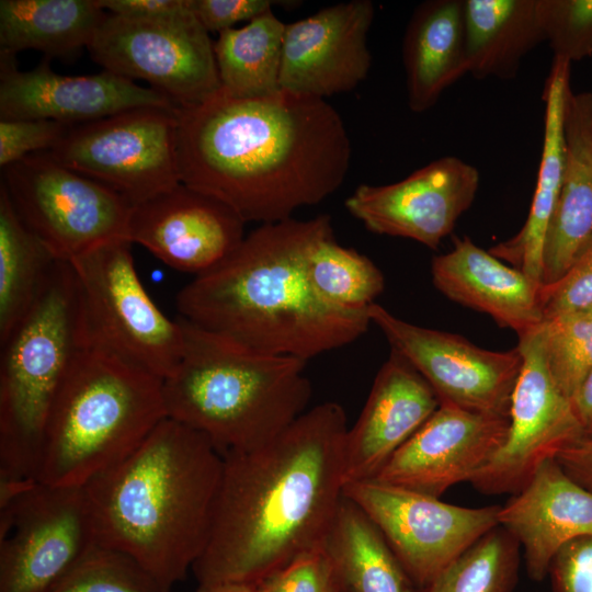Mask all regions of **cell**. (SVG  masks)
I'll return each mask as SVG.
<instances>
[{"label": "cell", "instance_id": "6da1fadb", "mask_svg": "<svg viewBox=\"0 0 592 592\" xmlns=\"http://www.w3.org/2000/svg\"><path fill=\"white\" fill-rule=\"evenodd\" d=\"M351 156L343 119L325 99L282 89L237 98L220 88L178 109L181 183L244 223H277L319 204L344 182Z\"/></svg>", "mask_w": 592, "mask_h": 592}, {"label": "cell", "instance_id": "7a4b0ae2", "mask_svg": "<svg viewBox=\"0 0 592 592\" xmlns=\"http://www.w3.org/2000/svg\"><path fill=\"white\" fill-rule=\"evenodd\" d=\"M344 409L326 401L249 452L223 455L207 545L193 565L198 583L255 584L323 544L344 497Z\"/></svg>", "mask_w": 592, "mask_h": 592}, {"label": "cell", "instance_id": "3957f363", "mask_svg": "<svg viewBox=\"0 0 592 592\" xmlns=\"http://www.w3.org/2000/svg\"><path fill=\"white\" fill-rule=\"evenodd\" d=\"M330 234L327 214L260 225L179 292V317L252 350L305 362L354 342L372 323L368 309L328 304L306 274L310 248Z\"/></svg>", "mask_w": 592, "mask_h": 592}, {"label": "cell", "instance_id": "277c9868", "mask_svg": "<svg viewBox=\"0 0 592 592\" xmlns=\"http://www.w3.org/2000/svg\"><path fill=\"white\" fill-rule=\"evenodd\" d=\"M221 473L223 455L205 435L164 418L82 486L96 543L130 555L171 592L207 545Z\"/></svg>", "mask_w": 592, "mask_h": 592}, {"label": "cell", "instance_id": "5b68a950", "mask_svg": "<svg viewBox=\"0 0 592 592\" xmlns=\"http://www.w3.org/2000/svg\"><path fill=\"white\" fill-rule=\"evenodd\" d=\"M184 351L162 380L168 418L205 435L220 454L265 445L306 411V362L252 350L178 317Z\"/></svg>", "mask_w": 592, "mask_h": 592}, {"label": "cell", "instance_id": "8992f818", "mask_svg": "<svg viewBox=\"0 0 592 592\" xmlns=\"http://www.w3.org/2000/svg\"><path fill=\"white\" fill-rule=\"evenodd\" d=\"M164 418L162 379L88 344L50 409L36 481L82 487L127 458Z\"/></svg>", "mask_w": 592, "mask_h": 592}, {"label": "cell", "instance_id": "52a82bcc", "mask_svg": "<svg viewBox=\"0 0 592 592\" xmlns=\"http://www.w3.org/2000/svg\"><path fill=\"white\" fill-rule=\"evenodd\" d=\"M87 345L71 265L57 261L34 305L0 342V486L36 481L50 409Z\"/></svg>", "mask_w": 592, "mask_h": 592}, {"label": "cell", "instance_id": "ba28073f", "mask_svg": "<svg viewBox=\"0 0 592 592\" xmlns=\"http://www.w3.org/2000/svg\"><path fill=\"white\" fill-rule=\"evenodd\" d=\"M69 263L88 344L162 380L169 377L183 355V327L149 296L134 263L132 242L115 239Z\"/></svg>", "mask_w": 592, "mask_h": 592}, {"label": "cell", "instance_id": "9c48e42d", "mask_svg": "<svg viewBox=\"0 0 592 592\" xmlns=\"http://www.w3.org/2000/svg\"><path fill=\"white\" fill-rule=\"evenodd\" d=\"M0 184L21 220L57 261L70 262L109 241L128 239L134 205L47 151L2 169Z\"/></svg>", "mask_w": 592, "mask_h": 592}, {"label": "cell", "instance_id": "30bf717a", "mask_svg": "<svg viewBox=\"0 0 592 592\" xmlns=\"http://www.w3.org/2000/svg\"><path fill=\"white\" fill-rule=\"evenodd\" d=\"M47 152L139 204L181 183L178 109L141 106L72 125Z\"/></svg>", "mask_w": 592, "mask_h": 592}, {"label": "cell", "instance_id": "8fae6325", "mask_svg": "<svg viewBox=\"0 0 592 592\" xmlns=\"http://www.w3.org/2000/svg\"><path fill=\"white\" fill-rule=\"evenodd\" d=\"M87 49L103 70L145 80L177 109L200 104L221 88L214 42L190 7L145 20L106 12Z\"/></svg>", "mask_w": 592, "mask_h": 592}, {"label": "cell", "instance_id": "7c38bea8", "mask_svg": "<svg viewBox=\"0 0 592 592\" xmlns=\"http://www.w3.org/2000/svg\"><path fill=\"white\" fill-rule=\"evenodd\" d=\"M94 543L82 487L29 483L0 502V592H50Z\"/></svg>", "mask_w": 592, "mask_h": 592}, {"label": "cell", "instance_id": "4fadbf2b", "mask_svg": "<svg viewBox=\"0 0 592 592\" xmlns=\"http://www.w3.org/2000/svg\"><path fill=\"white\" fill-rule=\"evenodd\" d=\"M343 494L377 527L413 587L499 525L501 505H455L374 479L345 483Z\"/></svg>", "mask_w": 592, "mask_h": 592}, {"label": "cell", "instance_id": "5bb4252c", "mask_svg": "<svg viewBox=\"0 0 592 592\" xmlns=\"http://www.w3.org/2000/svg\"><path fill=\"white\" fill-rule=\"evenodd\" d=\"M523 364L513 390L506 439L470 483L486 494L520 491L547 459L584 433L571 400L546 364L542 325L519 335Z\"/></svg>", "mask_w": 592, "mask_h": 592}, {"label": "cell", "instance_id": "9a60e30c", "mask_svg": "<svg viewBox=\"0 0 592 592\" xmlns=\"http://www.w3.org/2000/svg\"><path fill=\"white\" fill-rule=\"evenodd\" d=\"M368 315L390 349L429 383L440 403L509 418L523 364L517 345L509 351L486 350L458 334L405 321L376 303Z\"/></svg>", "mask_w": 592, "mask_h": 592}, {"label": "cell", "instance_id": "2e32d148", "mask_svg": "<svg viewBox=\"0 0 592 592\" xmlns=\"http://www.w3.org/2000/svg\"><path fill=\"white\" fill-rule=\"evenodd\" d=\"M478 170L447 156L386 185L361 184L345 208L374 234L401 237L436 249L471 206Z\"/></svg>", "mask_w": 592, "mask_h": 592}, {"label": "cell", "instance_id": "e0dca14e", "mask_svg": "<svg viewBox=\"0 0 592 592\" xmlns=\"http://www.w3.org/2000/svg\"><path fill=\"white\" fill-rule=\"evenodd\" d=\"M509 418L441 402L374 480L440 498L471 481L503 445Z\"/></svg>", "mask_w": 592, "mask_h": 592}, {"label": "cell", "instance_id": "ac0fdd59", "mask_svg": "<svg viewBox=\"0 0 592 592\" xmlns=\"http://www.w3.org/2000/svg\"><path fill=\"white\" fill-rule=\"evenodd\" d=\"M374 15L372 1L352 0L286 24L281 89L325 99L356 88L371 68L367 35Z\"/></svg>", "mask_w": 592, "mask_h": 592}, {"label": "cell", "instance_id": "d6986e66", "mask_svg": "<svg viewBox=\"0 0 592 592\" xmlns=\"http://www.w3.org/2000/svg\"><path fill=\"white\" fill-rule=\"evenodd\" d=\"M244 224L221 201L180 183L134 205L127 238L168 266L200 275L241 243Z\"/></svg>", "mask_w": 592, "mask_h": 592}, {"label": "cell", "instance_id": "ffe728a7", "mask_svg": "<svg viewBox=\"0 0 592 592\" xmlns=\"http://www.w3.org/2000/svg\"><path fill=\"white\" fill-rule=\"evenodd\" d=\"M49 60L45 57L34 69L20 71L15 55L0 52V119L78 125L135 107H175L150 87L111 71L64 76L53 71Z\"/></svg>", "mask_w": 592, "mask_h": 592}, {"label": "cell", "instance_id": "44dd1931", "mask_svg": "<svg viewBox=\"0 0 592 592\" xmlns=\"http://www.w3.org/2000/svg\"><path fill=\"white\" fill-rule=\"evenodd\" d=\"M439 406L429 383L390 349L357 421L348 430L344 482L374 479Z\"/></svg>", "mask_w": 592, "mask_h": 592}, {"label": "cell", "instance_id": "7402d4cb", "mask_svg": "<svg viewBox=\"0 0 592 592\" xmlns=\"http://www.w3.org/2000/svg\"><path fill=\"white\" fill-rule=\"evenodd\" d=\"M498 519L520 544L528 577L542 581L560 547L592 534V492L570 478L555 458L547 459L500 506Z\"/></svg>", "mask_w": 592, "mask_h": 592}, {"label": "cell", "instance_id": "603a6c76", "mask_svg": "<svg viewBox=\"0 0 592 592\" xmlns=\"http://www.w3.org/2000/svg\"><path fill=\"white\" fill-rule=\"evenodd\" d=\"M431 273L434 286L444 296L490 316L517 335L544 321L540 285L468 237L455 238L449 252L434 257Z\"/></svg>", "mask_w": 592, "mask_h": 592}, {"label": "cell", "instance_id": "cb8c5ba5", "mask_svg": "<svg viewBox=\"0 0 592 592\" xmlns=\"http://www.w3.org/2000/svg\"><path fill=\"white\" fill-rule=\"evenodd\" d=\"M565 166L548 227L542 285L559 281L592 240V91L566 94Z\"/></svg>", "mask_w": 592, "mask_h": 592}, {"label": "cell", "instance_id": "d4e9b609", "mask_svg": "<svg viewBox=\"0 0 592 592\" xmlns=\"http://www.w3.org/2000/svg\"><path fill=\"white\" fill-rule=\"evenodd\" d=\"M570 68L569 61L554 58L545 82L544 140L528 216L517 234L489 250L492 255L508 262L540 286L545 240L563 174V112L566 94L570 88Z\"/></svg>", "mask_w": 592, "mask_h": 592}, {"label": "cell", "instance_id": "484cf974", "mask_svg": "<svg viewBox=\"0 0 592 592\" xmlns=\"http://www.w3.org/2000/svg\"><path fill=\"white\" fill-rule=\"evenodd\" d=\"M408 105L430 110L467 75L464 0H428L411 14L402 42Z\"/></svg>", "mask_w": 592, "mask_h": 592}, {"label": "cell", "instance_id": "4316f807", "mask_svg": "<svg viewBox=\"0 0 592 592\" xmlns=\"http://www.w3.org/2000/svg\"><path fill=\"white\" fill-rule=\"evenodd\" d=\"M467 73L511 79L544 42L536 0H464Z\"/></svg>", "mask_w": 592, "mask_h": 592}, {"label": "cell", "instance_id": "83f0119b", "mask_svg": "<svg viewBox=\"0 0 592 592\" xmlns=\"http://www.w3.org/2000/svg\"><path fill=\"white\" fill-rule=\"evenodd\" d=\"M105 16L96 0H1L0 52L70 57L88 47Z\"/></svg>", "mask_w": 592, "mask_h": 592}, {"label": "cell", "instance_id": "f1b7e54d", "mask_svg": "<svg viewBox=\"0 0 592 592\" xmlns=\"http://www.w3.org/2000/svg\"><path fill=\"white\" fill-rule=\"evenodd\" d=\"M56 263L21 220L0 184V342L34 305Z\"/></svg>", "mask_w": 592, "mask_h": 592}, {"label": "cell", "instance_id": "f546056e", "mask_svg": "<svg viewBox=\"0 0 592 592\" xmlns=\"http://www.w3.org/2000/svg\"><path fill=\"white\" fill-rule=\"evenodd\" d=\"M325 544L348 592H410L411 582L377 527L345 497Z\"/></svg>", "mask_w": 592, "mask_h": 592}, {"label": "cell", "instance_id": "4dcf8cb0", "mask_svg": "<svg viewBox=\"0 0 592 592\" xmlns=\"http://www.w3.org/2000/svg\"><path fill=\"white\" fill-rule=\"evenodd\" d=\"M285 26L270 10L242 27L218 34L214 54L221 89L237 98L280 91Z\"/></svg>", "mask_w": 592, "mask_h": 592}, {"label": "cell", "instance_id": "1f68e13d", "mask_svg": "<svg viewBox=\"0 0 592 592\" xmlns=\"http://www.w3.org/2000/svg\"><path fill=\"white\" fill-rule=\"evenodd\" d=\"M314 291L328 304L346 310H366L380 295L385 278L371 259L339 244L333 234L317 241L306 258Z\"/></svg>", "mask_w": 592, "mask_h": 592}, {"label": "cell", "instance_id": "d6a6232c", "mask_svg": "<svg viewBox=\"0 0 592 592\" xmlns=\"http://www.w3.org/2000/svg\"><path fill=\"white\" fill-rule=\"evenodd\" d=\"M520 558V544L498 525L431 581L412 585L410 592H513Z\"/></svg>", "mask_w": 592, "mask_h": 592}, {"label": "cell", "instance_id": "836d02e7", "mask_svg": "<svg viewBox=\"0 0 592 592\" xmlns=\"http://www.w3.org/2000/svg\"><path fill=\"white\" fill-rule=\"evenodd\" d=\"M50 592H163L130 555L94 543Z\"/></svg>", "mask_w": 592, "mask_h": 592}, {"label": "cell", "instance_id": "e575fe53", "mask_svg": "<svg viewBox=\"0 0 592 592\" xmlns=\"http://www.w3.org/2000/svg\"><path fill=\"white\" fill-rule=\"evenodd\" d=\"M547 367L570 400L592 372V316L587 311L559 315L542 323Z\"/></svg>", "mask_w": 592, "mask_h": 592}, {"label": "cell", "instance_id": "d590c367", "mask_svg": "<svg viewBox=\"0 0 592 592\" xmlns=\"http://www.w3.org/2000/svg\"><path fill=\"white\" fill-rule=\"evenodd\" d=\"M536 7L554 58L572 64L592 56V0H536Z\"/></svg>", "mask_w": 592, "mask_h": 592}, {"label": "cell", "instance_id": "8d00e7d4", "mask_svg": "<svg viewBox=\"0 0 592 592\" xmlns=\"http://www.w3.org/2000/svg\"><path fill=\"white\" fill-rule=\"evenodd\" d=\"M254 585L257 592H348L325 543L298 554Z\"/></svg>", "mask_w": 592, "mask_h": 592}, {"label": "cell", "instance_id": "74e56055", "mask_svg": "<svg viewBox=\"0 0 592 592\" xmlns=\"http://www.w3.org/2000/svg\"><path fill=\"white\" fill-rule=\"evenodd\" d=\"M539 298L544 320L592 306V240L559 281L540 286Z\"/></svg>", "mask_w": 592, "mask_h": 592}, {"label": "cell", "instance_id": "f35d334b", "mask_svg": "<svg viewBox=\"0 0 592 592\" xmlns=\"http://www.w3.org/2000/svg\"><path fill=\"white\" fill-rule=\"evenodd\" d=\"M72 125L50 119H0V167L49 151Z\"/></svg>", "mask_w": 592, "mask_h": 592}, {"label": "cell", "instance_id": "ab89813d", "mask_svg": "<svg viewBox=\"0 0 592 592\" xmlns=\"http://www.w3.org/2000/svg\"><path fill=\"white\" fill-rule=\"evenodd\" d=\"M547 577L553 592H592V534L560 547L550 561Z\"/></svg>", "mask_w": 592, "mask_h": 592}, {"label": "cell", "instance_id": "60d3db41", "mask_svg": "<svg viewBox=\"0 0 592 592\" xmlns=\"http://www.w3.org/2000/svg\"><path fill=\"white\" fill-rule=\"evenodd\" d=\"M273 0H190V8L208 33L234 29L239 22H250L272 10Z\"/></svg>", "mask_w": 592, "mask_h": 592}, {"label": "cell", "instance_id": "b9f144b4", "mask_svg": "<svg viewBox=\"0 0 592 592\" xmlns=\"http://www.w3.org/2000/svg\"><path fill=\"white\" fill-rule=\"evenodd\" d=\"M107 13L128 19H158L189 9L190 0H96Z\"/></svg>", "mask_w": 592, "mask_h": 592}, {"label": "cell", "instance_id": "7bdbcfd3", "mask_svg": "<svg viewBox=\"0 0 592 592\" xmlns=\"http://www.w3.org/2000/svg\"><path fill=\"white\" fill-rule=\"evenodd\" d=\"M555 459L570 478L592 492V431L584 432Z\"/></svg>", "mask_w": 592, "mask_h": 592}, {"label": "cell", "instance_id": "ee69618b", "mask_svg": "<svg viewBox=\"0 0 592 592\" xmlns=\"http://www.w3.org/2000/svg\"><path fill=\"white\" fill-rule=\"evenodd\" d=\"M571 402L584 432L592 431V372L571 398Z\"/></svg>", "mask_w": 592, "mask_h": 592}, {"label": "cell", "instance_id": "f6af8a7d", "mask_svg": "<svg viewBox=\"0 0 592 592\" xmlns=\"http://www.w3.org/2000/svg\"><path fill=\"white\" fill-rule=\"evenodd\" d=\"M194 592H257L255 585L246 582L198 583Z\"/></svg>", "mask_w": 592, "mask_h": 592}, {"label": "cell", "instance_id": "bcb514c9", "mask_svg": "<svg viewBox=\"0 0 592 592\" xmlns=\"http://www.w3.org/2000/svg\"><path fill=\"white\" fill-rule=\"evenodd\" d=\"M585 311H587L589 315L592 316V306H591L588 310H585Z\"/></svg>", "mask_w": 592, "mask_h": 592}]
</instances>
